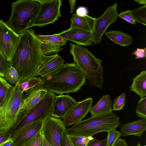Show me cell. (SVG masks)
<instances>
[{"mask_svg": "<svg viewBox=\"0 0 146 146\" xmlns=\"http://www.w3.org/2000/svg\"><path fill=\"white\" fill-rule=\"evenodd\" d=\"M131 14L135 22L146 25V5L133 9Z\"/></svg>", "mask_w": 146, "mask_h": 146, "instance_id": "obj_25", "label": "cell"}, {"mask_svg": "<svg viewBox=\"0 0 146 146\" xmlns=\"http://www.w3.org/2000/svg\"><path fill=\"white\" fill-rule=\"evenodd\" d=\"M66 125L60 119L51 115L43 122L41 132L43 138L52 146H62Z\"/></svg>", "mask_w": 146, "mask_h": 146, "instance_id": "obj_9", "label": "cell"}, {"mask_svg": "<svg viewBox=\"0 0 146 146\" xmlns=\"http://www.w3.org/2000/svg\"><path fill=\"white\" fill-rule=\"evenodd\" d=\"M69 45L74 62L84 73L90 85L102 89L104 83L102 61L81 46L72 43Z\"/></svg>", "mask_w": 146, "mask_h": 146, "instance_id": "obj_3", "label": "cell"}, {"mask_svg": "<svg viewBox=\"0 0 146 146\" xmlns=\"http://www.w3.org/2000/svg\"><path fill=\"white\" fill-rule=\"evenodd\" d=\"M107 132V146H114L117 140L121 136V132L116 129Z\"/></svg>", "mask_w": 146, "mask_h": 146, "instance_id": "obj_31", "label": "cell"}, {"mask_svg": "<svg viewBox=\"0 0 146 146\" xmlns=\"http://www.w3.org/2000/svg\"><path fill=\"white\" fill-rule=\"evenodd\" d=\"M19 34L15 33L2 20H0V52L11 62L19 40Z\"/></svg>", "mask_w": 146, "mask_h": 146, "instance_id": "obj_10", "label": "cell"}, {"mask_svg": "<svg viewBox=\"0 0 146 146\" xmlns=\"http://www.w3.org/2000/svg\"><path fill=\"white\" fill-rule=\"evenodd\" d=\"M64 64V60L58 54L43 55L35 76L41 77Z\"/></svg>", "mask_w": 146, "mask_h": 146, "instance_id": "obj_17", "label": "cell"}, {"mask_svg": "<svg viewBox=\"0 0 146 146\" xmlns=\"http://www.w3.org/2000/svg\"><path fill=\"white\" fill-rule=\"evenodd\" d=\"M132 54L135 56V59H138L145 58L146 56V48H137L132 52Z\"/></svg>", "mask_w": 146, "mask_h": 146, "instance_id": "obj_36", "label": "cell"}, {"mask_svg": "<svg viewBox=\"0 0 146 146\" xmlns=\"http://www.w3.org/2000/svg\"><path fill=\"white\" fill-rule=\"evenodd\" d=\"M119 118L112 113L92 116L66 129L68 135L91 136L102 132L116 129L120 125Z\"/></svg>", "mask_w": 146, "mask_h": 146, "instance_id": "obj_4", "label": "cell"}, {"mask_svg": "<svg viewBox=\"0 0 146 146\" xmlns=\"http://www.w3.org/2000/svg\"><path fill=\"white\" fill-rule=\"evenodd\" d=\"M11 6V15L5 23L15 33H20L29 29L38 12L40 4L35 0H18Z\"/></svg>", "mask_w": 146, "mask_h": 146, "instance_id": "obj_5", "label": "cell"}, {"mask_svg": "<svg viewBox=\"0 0 146 146\" xmlns=\"http://www.w3.org/2000/svg\"><path fill=\"white\" fill-rule=\"evenodd\" d=\"M56 96L54 93L47 91L42 98L11 131V137L26 126L35 122L44 121L51 115Z\"/></svg>", "mask_w": 146, "mask_h": 146, "instance_id": "obj_7", "label": "cell"}, {"mask_svg": "<svg viewBox=\"0 0 146 146\" xmlns=\"http://www.w3.org/2000/svg\"><path fill=\"white\" fill-rule=\"evenodd\" d=\"M121 136L134 135L140 137L146 130V119L141 118L121 125Z\"/></svg>", "mask_w": 146, "mask_h": 146, "instance_id": "obj_18", "label": "cell"}, {"mask_svg": "<svg viewBox=\"0 0 146 146\" xmlns=\"http://www.w3.org/2000/svg\"><path fill=\"white\" fill-rule=\"evenodd\" d=\"M40 4L38 12L29 27H41L57 21L62 15L60 8L62 4L61 0H35Z\"/></svg>", "mask_w": 146, "mask_h": 146, "instance_id": "obj_8", "label": "cell"}, {"mask_svg": "<svg viewBox=\"0 0 146 146\" xmlns=\"http://www.w3.org/2000/svg\"><path fill=\"white\" fill-rule=\"evenodd\" d=\"M130 89L139 96L140 99L146 96V71L143 70L133 78Z\"/></svg>", "mask_w": 146, "mask_h": 146, "instance_id": "obj_21", "label": "cell"}, {"mask_svg": "<svg viewBox=\"0 0 146 146\" xmlns=\"http://www.w3.org/2000/svg\"><path fill=\"white\" fill-rule=\"evenodd\" d=\"M12 86L4 78L0 76V105L6 100Z\"/></svg>", "mask_w": 146, "mask_h": 146, "instance_id": "obj_26", "label": "cell"}, {"mask_svg": "<svg viewBox=\"0 0 146 146\" xmlns=\"http://www.w3.org/2000/svg\"><path fill=\"white\" fill-rule=\"evenodd\" d=\"M76 102L68 94L56 96L51 116L57 118H63L69 112Z\"/></svg>", "mask_w": 146, "mask_h": 146, "instance_id": "obj_16", "label": "cell"}, {"mask_svg": "<svg viewBox=\"0 0 146 146\" xmlns=\"http://www.w3.org/2000/svg\"><path fill=\"white\" fill-rule=\"evenodd\" d=\"M42 140L43 136L41 131L23 146H41Z\"/></svg>", "mask_w": 146, "mask_h": 146, "instance_id": "obj_32", "label": "cell"}, {"mask_svg": "<svg viewBox=\"0 0 146 146\" xmlns=\"http://www.w3.org/2000/svg\"><path fill=\"white\" fill-rule=\"evenodd\" d=\"M126 97L125 93H122L113 101V111H120L124 108L125 104Z\"/></svg>", "mask_w": 146, "mask_h": 146, "instance_id": "obj_29", "label": "cell"}, {"mask_svg": "<svg viewBox=\"0 0 146 146\" xmlns=\"http://www.w3.org/2000/svg\"><path fill=\"white\" fill-rule=\"evenodd\" d=\"M41 146H52L43 137V140Z\"/></svg>", "mask_w": 146, "mask_h": 146, "instance_id": "obj_43", "label": "cell"}, {"mask_svg": "<svg viewBox=\"0 0 146 146\" xmlns=\"http://www.w3.org/2000/svg\"><path fill=\"white\" fill-rule=\"evenodd\" d=\"M42 80L26 91L23 96L17 121L14 127L25 117L28 112L47 92Z\"/></svg>", "mask_w": 146, "mask_h": 146, "instance_id": "obj_12", "label": "cell"}, {"mask_svg": "<svg viewBox=\"0 0 146 146\" xmlns=\"http://www.w3.org/2000/svg\"><path fill=\"white\" fill-rule=\"evenodd\" d=\"M104 33L112 41L122 46H129L132 43L131 37L121 31H111Z\"/></svg>", "mask_w": 146, "mask_h": 146, "instance_id": "obj_22", "label": "cell"}, {"mask_svg": "<svg viewBox=\"0 0 146 146\" xmlns=\"http://www.w3.org/2000/svg\"><path fill=\"white\" fill-rule=\"evenodd\" d=\"M41 78L47 91L60 94L78 92L85 84L86 79L74 62L64 64Z\"/></svg>", "mask_w": 146, "mask_h": 146, "instance_id": "obj_2", "label": "cell"}, {"mask_svg": "<svg viewBox=\"0 0 146 146\" xmlns=\"http://www.w3.org/2000/svg\"><path fill=\"white\" fill-rule=\"evenodd\" d=\"M19 40L11 61L19 75L17 83L35 76L44 55L40 43L32 29L19 34Z\"/></svg>", "mask_w": 146, "mask_h": 146, "instance_id": "obj_1", "label": "cell"}, {"mask_svg": "<svg viewBox=\"0 0 146 146\" xmlns=\"http://www.w3.org/2000/svg\"><path fill=\"white\" fill-rule=\"evenodd\" d=\"M62 146H74L66 132V130L63 133Z\"/></svg>", "mask_w": 146, "mask_h": 146, "instance_id": "obj_38", "label": "cell"}, {"mask_svg": "<svg viewBox=\"0 0 146 146\" xmlns=\"http://www.w3.org/2000/svg\"><path fill=\"white\" fill-rule=\"evenodd\" d=\"M41 81V77L33 76L19 83H17L16 84L17 86L18 91L20 93H24L36 85Z\"/></svg>", "mask_w": 146, "mask_h": 146, "instance_id": "obj_24", "label": "cell"}, {"mask_svg": "<svg viewBox=\"0 0 146 146\" xmlns=\"http://www.w3.org/2000/svg\"><path fill=\"white\" fill-rule=\"evenodd\" d=\"M4 78L10 83L15 85L19 80V75L16 70L11 66L6 71Z\"/></svg>", "mask_w": 146, "mask_h": 146, "instance_id": "obj_27", "label": "cell"}, {"mask_svg": "<svg viewBox=\"0 0 146 146\" xmlns=\"http://www.w3.org/2000/svg\"><path fill=\"white\" fill-rule=\"evenodd\" d=\"M57 34L64 39L74 42L78 45L89 46L93 43L92 33L79 28H69Z\"/></svg>", "mask_w": 146, "mask_h": 146, "instance_id": "obj_14", "label": "cell"}, {"mask_svg": "<svg viewBox=\"0 0 146 146\" xmlns=\"http://www.w3.org/2000/svg\"><path fill=\"white\" fill-rule=\"evenodd\" d=\"M39 41L50 45L60 48L66 43L67 40L64 39L57 34L50 35H36Z\"/></svg>", "mask_w": 146, "mask_h": 146, "instance_id": "obj_23", "label": "cell"}, {"mask_svg": "<svg viewBox=\"0 0 146 146\" xmlns=\"http://www.w3.org/2000/svg\"><path fill=\"white\" fill-rule=\"evenodd\" d=\"M136 113L139 117L146 119V97L140 99L136 105Z\"/></svg>", "mask_w": 146, "mask_h": 146, "instance_id": "obj_30", "label": "cell"}, {"mask_svg": "<svg viewBox=\"0 0 146 146\" xmlns=\"http://www.w3.org/2000/svg\"><path fill=\"white\" fill-rule=\"evenodd\" d=\"M24 93L19 92L15 84L11 88L4 102L0 105V132L10 133L17 121Z\"/></svg>", "mask_w": 146, "mask_h": 146, "instance_id": "obj_6", "label": "cell"}, {"mask_svg": "<svg viewBox=\"0 0 146 146\" xmlns=\"http://www.w3.org/2000/svg\"><path fill=\"white\" fill-rule=\"evenodd\" d=\"M10 137L11 134L9 132H0V145Z\"/></svg>", "mask_w": 146, "mask_h": 146, "instance_id": "obj_39", "label": "cell"}, {"mask_svg": "<svg viewBox=\"0 0 146 146\" xmlns=\"http://www.w3.org/2000/svg\"><path fill=\"white\" fill-rule=\"evenodd\" d=\"M69 1L70 5V12L72 13L74 11L76 0H69Z\"/></svg>", "mask_w": 146, "mask_h": 146, "instance_id": "obj_42", "label": "cell"}, {"mask_svg": "<svg viewBox=\"0 0 146 146\" xmlns=\"http://www.w3.org/2000/svg\"><path fill=\"white\" fill-rule=\"evenodd\" d=\"M68 136L74 146H86L88 141L94 138L91 136Z\"/></svg>", "mask_w": 146, "mask_h": 146, "instance_id": "obj_28", "label": "cell"}, {"mask_svg": "<svg viewBox=\"0 0 146 146\" xmlns=\"http://www.w3.org/2000/svg\"><path fill=\"white\" fill-rule=\"evenodd\" d=\"M96 18L89 15L83 17L78 16L76 13L73 14L70 19V29L77 28L92 32Z\"/></svg>", "mask_w": 146, "mask_h": 146, "instance_id": "obj_20", "label": "cell"}, {"mask_svg": "<svg viewBox=\"0 0 146 146\" xmlns=\"http://www.w3.org/2000/svg\"><path fill=\"white\" fill-rule=\"evenodd\" d=\"M11 66V62L6 60L0 52V76L4 78L6 71Z\"/></svg>", "mask_w": 146, "mask_h": 146, "instance_id": "obj_33", "label": "cell"}, {"mask_svg": "<svg viewBox=\"0 0 146 146\" xmlns=\"http://www.w3.org/2000/svg\"><path fill=\"white\" fill-rule=\"evenodd\" d=\"M118 4L115 2L112 5L107 7L103 13L96 18L93 35V42L99 44L101 42L102 36L108 27L115 22L118 17L117 12Z\"/></svg>", "mask_w": 146, "mask_h": 146, "instance_id": "obj_11", "label": "cell"}, {"mask_svg": "<svg viewBox=\"0 0 146 146\" xmlns=\"http://www.w3.org/2000/svg\"><path fill=\"white\" fill-rule=\"evenodd\" d=\"M136 146H146L145 145H144L143 146H141L140 145L139 143H138Z\"/></svg>", "mask_w": 146, "mask_h": 146, "instance_id": "obj_45", "label": "cell"}, {"mask_svg": "<svg viewBox=\"0 0 146 146\" xmlns=\"http://www.w3.org/2000/svg\"><path fill=\"white\" fill-rule=\"evenodd\" d=\"M43 121L35 122L25 127L12 137L13 146H23L41 131Z\"/></svg>", "mask_w": 146, "mask_h": 146, "instance_id": "obj_15", "label": "cell"}, {"mask_svg": "<svg viewBox=\"0 0 146 146\" xmlns=\"http://www.w3.org/2000/svg\"><path fill=\"white\" fill-rule=\"evenodd\" d=\"M88 9L84 7H80L76 10V14L80 17H83L88 15Z\"/></svg>", "mask_w": 146, "mask_h": 146, "instance_id": "obj_37", "label": "cell"}, {"mask_svg": "<svg viewBox=\"0 0 146 146\" xmlns=\"http://www.w3.org/2000/svg\"><path fill=\"white\" fill-rule=\"evenodd\" d=\"M93 100V98L90 97L80 102H76L63 118L62 121L64 125L68 126L82 121L89 112L92 106Z\"/></svg>", "mask_w": 146, "mask_h": 146, "instance_id": "obj_13", "label": "cell"}, {"mask_svg": "<svg viewBox=\"0 0 146 146\" xmlns=\"http://www.w3.org/2000/svg\"><path fill=\"white\" fill-rule=\"evenodd\" d=\"M0 146H13V141L10 137L7 139L2 142Z\"/></svg>", "mask_w": 146, "mask_h": 146, "instance_id": "obj_40", "label": "cell"}, {"mask_svg": "<svg viewBox=\"0 0 146 146\" xmlns=\"http://www.w3.org/2000/svg\"><path fill=\"white\" fill-rule=\"evenodd\" d=\"M135 1L139 4L143 5H146V0H135Z\"/></svg>", "mask_w": 146, "mask_h": 146, "instance_id": "obj_44", "label": "cell"}, {"mask_svg": "<svg viewBox=\"0 0 146 146\" xmlns=\"http://www.w3.org/2000/svg\"><path fill=\"white\" fill-rule=\"evenodd\" d=\"M118 17L123 19L127 22L132 24L135 23L131 11L128 9L118 14Z\"/></svg>", "mask_w": 146, "mask_h": 146, "instance_id": "obj_34", "label": "cell"}, {"mask_svg": "<svg viewBox=\"0 0 146 146\" xmlns=\"http://www.w3.org/2000/svg\"><path fill=\"white\" fill-rule=\"evenodd\" d=\"M107 138L100 140L94 138L88 141L86 146H107Z\"/></svg>", "mask_w": 146, "mask_h": 146, "instance_id": "obj_35", "label": "cell"}, {"mask_svg": "<svg viewBox=\"0 0 146 146\" xmlns=\"http://www.w3.org/2000/svg\"><path fill=\"white\" fill-rule=\"evenodd\" d=\"M114 146H128V145L125 139L119 138L117 140Z\"/></svg>", "mask_w": 146, "mask_h": 146, "instance_id": "obj_41", "label": "cell"}, {"mask_svg": "<svg viewBox=\"0 0 146 146\" xmlns=\"http://www.w3.org/2000/svg\"><path fill=\"white\" fill-rule=\"evenodd\" d=\"M112 104L110 96L108 94L104 95L92 106L89 111L91 117L112 113Z\"/></svg>", "mask_w": 146, "mask_h": 146, "instance_id": "obj_19", "label": "cell"}]
</instances>
